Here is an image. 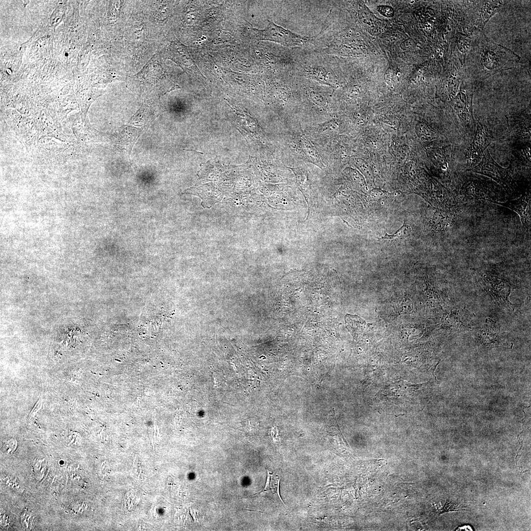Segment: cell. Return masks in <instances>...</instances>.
I'll use <instances>...</instances> for the list:
<instances>
[{"instance_id":"obj_1","label":"cell","mask_w":531,"mask_h":531,"mask_svg":"<svg viewBox=\"0 0 531 531\" xmlns=\"http://www.w3.org/2000/svg\"><path fill=\"white\" fill-rule=\"evenodd\" d=\"M520 59L511 50L493 42L479 31L466 56L467 76L472 80L486 79L515 68Z\"/></svg>"},{"instance_id":"obj_2","label":"cell","mask_w":531,"mask_h":531,"mask_svg":"<svg viewBox=\"0 0 531 531\" xmlns=\"http://www.w3.org/2000/svg\"><path fill=\"white\" fill-rule=\"evenodd\" d=\"M293 74L332 89L339 88L333 57L314 49H300Z\"/></svg>"},{"instance_id":"obj_3","label":"cell","mask_w":531,"mask_h":531,"mask_svg":"<svg viewBox=\"0 0 531 531\" xmlns=\"http://www.w3.org/2000/svg\"><path fill=\"white\" fill-rule=\"evenodd\" d=\"M298 79L300 100L299 112L315 119L327 120L328 117L332 116L333 112L332 88L308 79Z\"/></svg>"},{"instance_id":"obj_4","label":"cell","mask_w":531,"mask_h":531,"mask_svg":"<svg viewBox=\"0 0 531 531\" xmlns=\"http://www.w3.org/2000/svg\"><path fill=\"white\" fill-rule=\"evenodd\" d=\"M254 30L258 40L273 41L287 47L314 49L315 35H300L273 22H270L264 30L255 29Z\"/></svg>"},{"instance_id":"obj_5","label":"cell","mask_w":531,"mask_h":531,"mask_svg":"<svg viewBox=\"0 0 531 531\" xmlns=\"http://www.w3.org/2000/svg\"><path fill=\"white\" fill-rule=\"evenodd\" d=\"M496 183L486 181L473 176H467L460 190L458 203H464L476 200L492 203L497 202L499 196L498 188L502 187Z\"/></svg>"},{"instance_id":"obj_6","label":"cell","mask_w":531,"mask_h":531,"mask_svg":"<svg viewBox=\"0 0 531 531\" xmlns=\"http://www.w3.org/2000/svg\"><path fill=\"white\" fill-rule=\"evenodd\" d=\"M470 171L490 177L509 195L515 190L516 184L509 169L502 167L496 163L488 149L484 152L481 161Z\"/></svg>"},{"instance_id":"obj_7","label":"cell","mask_w":531,"mask_h":531,"mask_svg":"<svg viewBox=\"0 0 531 531\" xmlns=\"http://www.w3.org/2000/svg\"><path fill=\"white\" fill-rule=\"evenodd\" d=\"M472 80L467 77L460 85L457 93L453 99V108L460 119L466 125L473 122L472 98L473 89Z\"/></svg>"},{"instance_id":"obj_8","label":"cell","mask_w":531,"mask_h":531,"mask_svg":"<svg viewBox=\"0 0 531 531\" xmlns=\"http://www.w3.org/2000/svg\"><path fill=\"white\" fill-rule=\"evenodd\" d=\"M493 140V137L487 126L477 121L475 136L466 156L468 166L472 168L479 162L486 148Z\"/></svg>"},{"instance_id":"obj_9","label":"cell","mask_w":531,"mask_h":531,"mask_svg":"<svg viewBox=\"0 0 531 531\" xmlns=\"http://www.w3.org/2000/svg\"><path fill=\"white\" fill-rule=\"evenodd\" d=\"M495 204L508 208L516 212L520 218L525 231L531 227V200L530 192H526L520 198L504 202H494Z\"/></svg>"},{"instance_id":"obj_10","label":"cell","mask_w":531,"mask_h":531,"mask_svg":"<svg viewBox=\"0 0 531 531\" xmlns=\"http://www.w3.org/2000/svg\"><path fill=\"white\" fill-rule=\"evenodd\" d=\"M483 280L495 299L510 307L511 304L508 299L512 290L510 285L503 280L489 274H484Z\"/></svg>"},{"instance_id":"obj_11","label":"cell","mask_w":531,"mask_h":531,"mask_svg":"<svg viewBox=\"0 0 531 531\" xmlns=\"http://www.w3.org/2000/svg\"><path fill=\"white\" fill-rule=\"evenodd\" d=\"M297 141L291 147L299 152L303 159L317 166L322 168L324 167L318 150L313 143L304 134L297 138Z\"/></svg>"},{"instance_id":"obj_12","label":"cell","mask_w":531,"mask_h":531,"mask_svg":"<svg viewBox=\"0 0 531 531\" xmlns=\"http://www.w3.org/2000/svg\"><path fill=\"white\" fill-rule=\"evenodd\" d=\"M514 133L518 137L531 139L530 118L521 114L509 118Z\"/></svg>"},{"instance_id":"obj_13","label":"cell","mask_w":531,"mask_h":531,"mask_svg":"<svg viewBox=\"0 0 531 531\" xmlns=\"http://www.w3.org/2000/svg\"><path fill=\"white\" fill-rule=\"evenodd\" d=\"M456 215L455 208L449 209L447 211L437 210L432 218L434 229L438 231L445 230L454 221Z\"/></svg>"},{"instance_id":"obj_14","label":"cell","mask_w":531,"mask_h":531,"mask_svg":"<svg viewBox=\"0 0 531 531\" xmlns=\"http://www.w3.org/2000/svg\"><path fill=\"white\" fill-rule=\"evenodd\" d=\"M267 476L265 487L258 494L270 498L274 502L283 503L279 492L280 479L273 475L269 471H267Z\"/></svg>"},{"instance_id":"obj_15","label":"cell","mask_w":531,"mask_h":531,"mask_svg":"<svg viewBox=\"0 0 531 531\" xmlns=\"http://www.w3.org/2000/svg\"><path fill=\"white\" fill-rule=\"evenodd\" d=\"M502 1L498 0L482 1V5L479 11L480 17H482L480 20V21H482L481 29L484 27L490 17L498 12L502 6Z\"/></svg>"},{"instance_id":"obj_16","label":"cell","mask_w":531,"mask_h":531,"mask_svg":"<svg viewBox=\"0 0 531 531\" xmlns=\"http://www.w3.org/2000/svg\"><path fill=\"white\" fill-rule=\"evenodd\" d=\"M411 234V227L409 226L404 224L403 226L393 234L389 235L386 233L384 236L380 238L379 239H387L390 241L398 240L405 238L409 236Z\"/></svg>"},{"instance_id":"obj_17","label":"cell","mask_w":531,"mask_h":531,"mask_svg":"<svg viewBox=\"0 0 531 531\" xmlns=\"http://www.w3.org/2000/svg\"><path fill=\"white\" fill-rule=\"evenodd\" d=\"M1 479L9 488L19 493L23 492V487L16 478L10 475L3 474L1 476Z\"/></svg>"},{"instance_id":"obj_18","label":"cell","mask_w":531,"mask_h":531,"mask_svg":"<svg viewBox=\"0 0 531 531\" xmlns=\"http://www.w3.org/2000/svg\"><path fill=\"white\" fill-rule=\"evenodd\" d=\"M418 132L420 137L426 141L436 138V134L427 125L420 123L418 126Z\"/></svg>"},{"instance_id":"obj_19","label":"cell","mask_w":531,"mask_h":531,"mask_svg":"<svg viewBox=\"0 0 531 531\" xmlns=\"http://www.w3.org/2000/svg\"><path fill=\"white\" fill-rule=\"evenodd\" d=\"M34 517V515L30 511H25L21 514V521L25 529L30 530L32 527Z\"/></svg>"},{"instance_id":"obj_20","label":"cell","mask_w":531,"mask_h":531,"mask_svg":"<svg viewBox=\"0 0 531 531\" xmlns=\"http://www.w3.org/2000/svg\"><path fill=\"white\" fill-rule=\"evenodd\" d=\"M17 446V442L14 439L5 440L2 443V450L6 454H11L15 451Z\"/></svg>"},{"instance_id":"obj_21","label":"cell","mask_w":531,"mask_h":531,"mask_svg":"<svg viewBox=\"0 0 531 531\" xmlns=\"http://www.w3.org/2000/svg\"><path fill=\"white\" fill-rule=\"evenodd\" d=\"M460 507L461 506L460 505L456 504L454 502H448V503L447 502L445 504V506H444V507L443 508V509L442 512L459 510V509L460 508Z\"/></svg>"},{"instance_id":"obj_22","label":"cell","mask_w":531,"mask_h":531,"mask_svg":"<svg viewBox=\"0 0 531 531\" xmlns=\"http://www.w3.org/2000/svg\"><path fill=\"white\" fill-rule=\"evenodd\" d=\"M42 405V401L41 399H39L34 405V407L32 409L30 413V417L34 416L37 412L41 408Z\"/></svg>"},{"instance_id":"obj_23","label":"cell","mask_w":531,"mask_h":531,"mask_svg":"<svg viewBox=\"0 0 531 531\" xmlns=\"http://www.w3.org/2000/svg\"><path fill=\"white\" fill-rule=\"evenodd\" d=\"M0 521L1 525V526L2 525L3 527L9 526L8 525L9 524L8 516L6 514H2L1 513Z\"/></svg>"}]
</instances>
